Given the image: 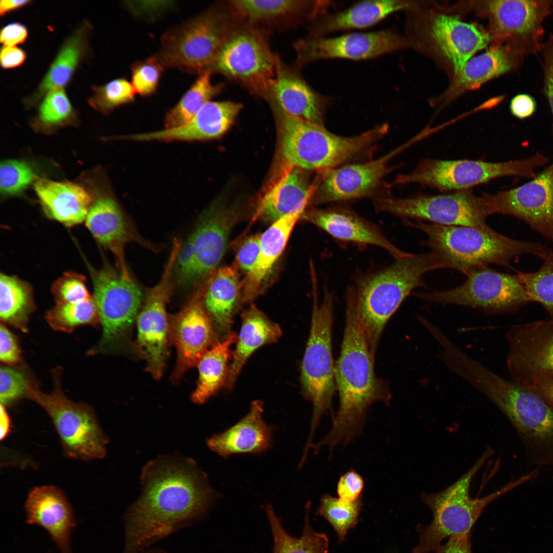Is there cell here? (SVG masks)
<instances>
[{
  "label": "cell",
  "instance_id": "obj_37",
  "mask_svg": "<svg viewBox=\"0 0 553 553\" xmlns=\"http://www.w3.org/2000/svg\"><path fill=\"white\" fill-rule=\"evenodd\" d=\"M280 325L271 321L253 304L241 314V326L232 352L225 387L231 390L245 364L260 347L274 343L282 337Z\"/></svg>",
  "mask_w": 553,
  "mask_h": 553
},
{
  "label": "cell",
  "instance_id": "obj_44",
  "mask_svg": "<svg viewBox=\"0 0 553 553\" xmlns=\"http://www.w3.org/2000/svg\"><path fill=\"white\" fill-rule=\"evenodd\" d=\"M39 102L37 113L31 123L37 132L50 133L62 127L73 125L77 121L76 111L65 88L51 90Z\"/></svg>",
  "mask_w": 553,
  "mask_h": 553
},
{
  "label": "cell",
  "instance_id": "obj_60",
  "mask_svg": "<svg viewBox=\"0 0 553 553\" xmlns=\"http://www.w3.org/2000/svg\"><path fill=\"white\" fill-rule=\"evenodd\" d=\"M536 109L534 99L526 94H520L513 98L510 110L513 115L519 119H524L531 116Z\"/></svg>",
  "mask_w": 553,
  "mask_h": 553
},
{
  "label": "cell",
  "instance_id": "obj_3",
  "mask_svg": "<svg viewBox=\"0 0 553 553\" xmlns=\"http://www.w3.org/2000/svg\"><path fill=\"white\" fill-rule=\"evenodd\" d=\"M445 268L433 252L395 259L392 264L357 275L348 286L346 306L356 313L374 357L382 331L391 316L427 272Z\"/></svg>",
  "mask_w": 553,
  "mask_h": 553
},
{
  "label": "cell",
  "instance_id": "obj_20",
  "mask_svg": "<svg viewBox=\"0 0 553 553\" xmlns=\"http://www.w3.org/2000/svg\"><path fill=\"white\" fill-rule=\"evenodd\" d=\"M484 6L492 37L519 55L540 49L542 22L551 7L548 1L496 0Z\"/></svg>",
  "mask_w": 553,
  "mask_h": 553
},
{
  "label": "cell",
  "instance_id": "obj_46",
  "mask_svg": "<svg viewBox=\"0 0 553 553\" xmlns=\"http://www.w3.org/2000/svg\"><path fill=\"white\" fill-rule=\"evenodd\" d=\"M543 263L533 272L517 271L529 302L540 304L553 320V252L549 250Z\"/></svg>",
  "mask_w": 553,
  "mask_h": 553
},
{
  "label": "cell",
  "instance_id": "obj_12",
  "mask_svg": "<svg viewBox=\"0 0 553 553\" xmlns=\"http://www.w3.org/2000/svg\"><path fill=\"white\" fill-rule=\"evenodd\" d=\"M236 217L233 209L218 199L202 212L184 243L181 242L173 275L179 287H196L219 267Z\"/></svg>",
  "mask_w": 553,
  "mask_h": 553
},
{
  "label": "cell",
  "instance_id": "obj_39",
  "mask_svg": "<svg viewBox=\"0 0 553 553\" xmlns=\"http://www.w3.org/2000/svg\"><path fill=\"white\" fill-rule=\"evenodd\" d=\"M518 54L510 48L497 45L470 59L457 74L441 98L446 104L461 94L479 88L488 80L512 69Z\"/></svg>",
  "mask_w": 553,
  "mask_h": 553
},
{
  "label": "cell",
  "instance_id": "obj_16",
  "mask_svg": "<svg viewBox=\"0 0 553 553\" xmlns=\"http://www.w3.org/2000/svg\"><path fill=\"white\" fill-rule=\"evenodd\" d=\"M179 246L173 244L159 282L147 292L136 318L135 348L152 377L160 379L168 355L169 321L166 306L173 288L174 267Z\"/></svg>",
  "mask_w": 553,
  "mask_h": 553
},
{
  "label": "cell",
  "instance_id": "obj_34",
  "mask_svg": "<svg viewBox=\"0 0 553 553\" xmlns=\"http://www.w3.org/2000/svg\"><path fill=\"white\" fill-rule=\"evenodd\" d=\"M414 2L398 0L360 1L339 12H327L310 23L309 35L327 36L335 32L372 26L389 15L414 8Z\"/></svg>",
  "mask_w": 553,
  "mask_h": 553
},
{
  "label": "cell",
  "instance_id": "obj_49",
  "mask_svg": "<svg viewBox=\"0 0 553 553\" xmlns=\"http://www.w3.org/2000/svg\"><path fill=\"white\" fill-rule=\"evenodd\" d=\"M38 179L33 167L24 160L7 159L1 163L0 189L4 197L20 195Z\"/></svg>",
  "mask_w": 553,
  "mask_h": 553
},
{
  "label": "cell",
  "instance_id": "obj_4",
  "mask_svg": "<svg viewBox=\"0 0 553 553\" xmlns=\"http://www.w3.org/2000/svg\"><path fill=\"white\" fill-rule=\"evenodd\" d=\"M409 226L423 231L426 244L437 255L446 268L467 275L472 270L491 264L513 269L511 262L523 254L542 259L549 249L540 243L525 242L503 236L491 228L487 229L405 221Z\"/></svg>",
  "mask_w": 553,
  "mask_h": 553
},
{
  "label": "cell",
  "instance_id": "obj_63",
  "mask_svg": "<svg viewBox=\"0 0 553 553\" xmlns=\"http://www.w3.org/2000/svg\"><path fill=\"white\" fill-rule=\"evenodd\" d=\"M11 419L6 408V406L1 403L0 406V438L5 439L10 431Z\"/></svg>",
  "mask_w": 553,
  "mask_h": 553
},
{
  "label": "cell",
  "instance_id": "obj_6",
  "mask_svg": "<svg viewBox=\"0 0 553 553\" xmlns=\"http://www.w3.org/2000/svg\"><path fill=\"white\" fill-rule=\"evenodd\" d=\"M476 389L502 412L516 432L532 469L553 466V408L539 395L490 369L478 376Z\"/></svg>",
  "mask_w": 553,
  "mask_h": 553
},
{
  "label": "cell",
  "instance_id": "obj_10",
  "mask_svg": "<svg viewBox=\"0 0 553 553\" xmlns=\"http://www.w3.org/2000/svg\"><path fill=\"white\" fill-rule=\"evenodd\" d=\"M55 373L53 389L50 393L42 392L30 381L27 397L49 415L66 456L84 461L103 458L108 439L94 411L89 405L68 399L61 390L58 372Z\"/></svg>",
  "mask_w": 553,
  "mask_h": 553
},
{
  "label": "cell",
  "instance_id": "obj_50",
  "mask_svg": "<svg viewBox=\"0 0 553 553\" xmlns=\"http://www.w3.org/2000/svg\"><path fill=\"white\" fill-rule=\"evenodd\" d=\"M164 67L156 55L132 65V85L136 92L142 96L153 94L157 90Z\"/></svg>",
  "mask_w": 553,
  "mask_h": 553
},
{
  "label": "cell",
  "instance_id": "obj_14",
  "mask_svg": "<svg viewBox=\"0 0 553 553\" xmlns=\"http://www.w3.org/2000/svg\"><path fill=\"white\" fill-rule=\"evenodd\" d=\"M89 269L102 329L100 341L90 351L94 354L116 349L137 317L143 294L133 279L126 280L117 269L108 265Z\"/></svg>",
  "mask_w": 553,
  "mask_h": 553
},
{
  "label": "cell",
  "instance_id": "obj_38",
  "mask_svg": "<svg viewBox=\"0 0 553 553\" xmlns=\"http://www.w3.org/2000/svg\"><path fill=\"white\" fill-rule=\"evenodd\" d=\"M305 171L292 167L263 197L256 218L271 224L289 214L303 213L314 190Z\"/></svg>",
  "mask_w": 553,
  "mask_h": 553
},
{
  "label": "cell",
  "instance_id": "obj_57",
  "mask_svg": "<svg viewBox=\"0 0 553 553\" xmlns=\"http://www.w3.org/2000/svg\"><path fill=\"white\" fill-rule=\"evenodd\" d=\"M544 58V89L553 116V39L542 48Z\"/></svg>",
  "mask_w": 553,
  "mask_h": 553
},
{
  "label": "cell",
  "instance_id": "obj_56",
  "mask_svg": "<svg viewBox=\"0 0 553 553\" xmlns=\"http://www.w3.org/2000/svg\"><path fill=\"white\" fill-rule=\"evenodd\" d=\"M28 37L26 26L19 22H12L4 26L0 31V41L3 46L16 47L24 44Z\"/></svg>",
  "mask_w": 553,
  "mask_h": 553
},
{
  "label": "cell",
  "instance_id": "obj_35",
  "mask_svg": "<svg viewBox=\"0 0 553 553\" xmlns=\"http://www.w3.org/2000/svg\"><path fill=\"white\" fill-rule=\"evenodd\" d=\"M92 29L89 21L83 20L66 38L36 88L25 99L28 106L39 103L51 90L65 88L70 83L79 66L89 53V39Z\"/></svg>",
  "mask_w": 553,
  "mask_h": 553
},
{
  "label": "cell",
  "instance_id": "obj_22",
  "mask_svg": "<svg viewBox=\"0 0 553 553\" xmlns=\"http://www.w3.org/2000/svg\"><path fill=\"white\" fill-rule=\"evenodd\" d=\"M92 202L85 220L95 240L113 254L116 269L127 281L133 279L125 257V248L137 243L153 249L154 246L136 231L126 214L106 185L94 186Z\"/></svg>",
  "mask_w": 553,
  "mask_h": 553
},
{
  "label": "cell",
  "instance_id": "obj_15",
  "mask_svg": "<svg viewBox=\"0 0 553 553\" xmlns=\"http://www.w3.org/2000/svg\"><path fill=\"white\" fill-rule=\"evenodd\" d=\"M377 211L404 218L424 220L434 224L490 228L481 197L471 189L438 195H417L405 198L374 199Z\"/></svg>",
  "mask_w": 553,
  "mask_h": 553
},
{
  "label": "cell",
  "instance_id": "obj_1",
  "mask_svg": "<svg viewBox=\"0 0 553 553\" xmlns=\"http://www.w3.org/2000/svg\"><path fill=\"white\" fill-rule=\"evenodd\" d=\"M142 494L125 519L123 553H139L198 519L216 492L192 459L160 456L143 468Z\"/></svg>",
  "mask_w": 553,
  "mask_h": 553
},
{
  "label": "cell",
  "instance_id": "obj_9",
  "mask_svg": "<svg viewBox=\"0 0 553 553\" xmlns=\"http://www.w3.org/2000/svg\"><path fill=\"white\" fill-rule=\"evenodd\" d=\"M236 21L226 5L213 6L165 33L156 55L164 67L200 74L210 72Z\"/></svg>",
  "mask_w": 553,
  "mask_h": 553
},
{
  "label": "cell",
  "instance_id": "obj_48",
  "mask_svg": "<svg viewBox=\"0 0 553 553\" xmlns=\"http://www.w3.org/2000/svg\"><path fill=\"white\" fill-rule=\"evenodd\" d=\"M92 94L87 102L95 110L107 114L121 105L135 99L136 93L133 85L126 79L119 78L102 85L91 87Z\"/></svg>",
  "mask_w": 553,
  "mask_h": 553
},
{
  "label": "cell",
  "instance_id": "obj_17",
  "mask_svg": "<svg viewBox=\"0 0 553 553\" xmlns=\"http://www.w3.org/2000/svg\"><path fill=\"white\" fill-rule=\"evenodd\" d=\"M466 275V281L456 288L418 296L432 303L470 306L490 314L512 313L529 303L517 273H501L484 267L472 270Z\"/></svg>",
  "mask_w": 553,
  "mask_h": 553
},
{
  "label": "cell",
  "instance_id": "obj_5",
  "mask_svg": "<svg viewBox=\"0 0 553 553\" xmlns=\"http://www.w3.org/2000/svg\"><path fill=\"white\" fill-rule=\"evenodd\" d=\"M494 454V451L488 447L474 465L447 488L438 493L421 494L420 500L431 511L433 519L428 525H417L419 542L411 553L435 552L444 539L470 533L487 505L538 475L537 470H531L487 495L473 498L470 495L471 482Z\"/></svg>",
  "mask_w": 553,
  "mask_h": 553
},
{
  "label": "cell",
  "instance_id": "obj_36",
  "mask_svg": "<svg viewBox=\"0 0 553 553\" xmlns=\"http://www.w3.org/2000/svg\"><path fill=\"white\" fill-rule=\"evenodd\" d=\"M34 185L40 204L49 217L69 227L85 221L92 197L82 185L39 178Z\"/></svg>",
  "mask_w": 553,
  "mask_h": 553
},
{
  "label": "cell",
  "instance_id": "obj_32",
  "mask_svg": "<svg viewBox=\"0 0 553 553\" xmlns=\"http://www.w3.org/2000/svg\"><path fill=\"white\" fill-rule=\"evenodd\" d=\"M431 34L436 47L452 65L455 74L492 38L489 33L476 25L443 14L433 19Z\"/></svg>",
  "mask_w": 553,
  "mask_h": 553
},
{
  "label": "cell",
  "instance_id": "obj_45",
  "mask_svg": "<svg viewBox=\"0 0 553 553\" xmlns=\"http://www.w3.org/2000/svg\"><path fill=\"white\" fill-rule=\"evenodd\" d=\"M45 319L53 330L68 333L81 326L100 324L98 309L93 296L77 303H56L46 312Z\"/></svg>",
  "mask_w": 553,
  "mask_h": 553
},
{
  "label": "cell",
  "instance_id": "obj_62",
  "mask_svg": "<svg viewBox=\"0 0 553 553\" xmlns=\"http://www.w3.org/2000/svg\"><path fill=\"white\" fill-rule=\"evenodd\" d=\"M32 2L31 0H2L0 1V15L4 16L28 6Z\"/></svg>",
  "mask_w": 553,
  "mask_h": 553
},
{
  "label": "cell",
  "instance_id": "obj_25",
  "mask_svg": "<svg viewBox=\"0 0 553 553\" xmlns=\"http://www.w3.org/2000/svg\"><path fill=\"white\" fill-rule=\"evenodd\" d=\"M266 99L290 116L321 125L332 101L311 87L299 70L288 66L280 57Z\"/></svg>",
  "mask_w": 553,
  "mask_h": 553
},
{
  "label": "cell",
  "instance_id": "obj_11",
  "mask_svg": "<svg viewBox=\"0 0 553 553\" xmlns=\"http://www.w3.org/2000/svg\"><path fill=\"white\" fill-rule=\"evenodd\" d=\"M279 58L271 50L263 30L236 18L210 72L219 73L251 94L266 99Z\"/></svg>",
  "mask_w": 553,
  "mask_h": 553
},
{
  "label": "cell",
  "instance_id": "obj_52",
  "mask_svg": "<svg viewBox=\"0 0 553 553\" xmlns=\"http://www.w3.org/2000/svg\"><path fill=\"white\" fill-rule=\"evenodd\" d=\"M30 380L19 370L4 366L0 368V400L6 406L16 400L27 397Z\"/></svg>",
  "mask_w": 553,
  "mask_h": 553
},
{
  "label": "cell",
  "instance_id": "obj_13",
  "mask_svg": "<svg viewBox=\"0 0 553 553\" xmlns=\"http://www.w3.org/2000/svg\"><path fill=\"white\" fill-rule=\"evenodd\" d=\"M549 161L539 153L526 159L501 162L426 159L412 172L398 175L393 184L417 183L441 190L468 189L499 177L534 178L538 174L537 169Z\"/></svg>",
  "mask_w": 553,
  "mask_h": 553
},
{
  "label": "cell",
  "instance_id": "obj_29",
  "mask_svg": "<svg viewBox=\"0 0 553 553\" xmlns=\"http://www.w3.org/2000/svg\"><path fill=\"white\" fill-rule=\"evenodd\" d=\"M25 509L28 523L44 528L61 553H71L70 538L75 521L72 507L61 490L53 485L32 488Z\"/></svg>",
  "mask_w": 553,
  "mask_h": 553
},
{
  "label": "cell",
  "instance_id": "obj_30",
  "mask_svg": "<svg viewBox=\"0 0 553 553\" xmlns=\"http://www.w3.org/2000/svg\"><path fill=\"white\" fill-rule=\"evenodd\" d=\"M263 401H253L248 412L239 421L208 438L207 446L224 458L235 454L266 452L272 446L274 427L263 420Z\"/></svg>",
  "mask_w": 553,
  "mask_h": 553
},
{
  "label": "cell",
  "instance_id": "obj_61",
  "mask_svg": "<svg viewBox=\"0 0 553 553\" xmlns=\"http://www.w3.org/2000/svg\"><path fill=\"white\" fill-rule=\"evenodd\" d=\"M522 386L539 395L553 408V376L538 378Z\"/></svg>",
  "mask_w": 553,
  "mask_h": 553
},
{
  "label": "cell",
  "instance_id": "obj_40",
  "mask_svg": "<svg viewBox=\"0 0 553 553\" xmlns=\"http://www.w3.org/2000/svg\"><path fill=\"white\" fill-rule=\"evenodd\" d=\"M237 334L232 331L225 338L218 341L201 357L197 366L199 376L192 393V401L203 404L225 386L231 359V348Z\"/></svg>",
  "mask_w": 553,
  "mask_h": 553
},
{
  "label": "cell",
  "instance_id": "obj_7",
  "mask_svg": "<svg viewBox=\"0 0 553 553\" xmlns=\"http://www.w3.org/2000/svg\"><path fill=\"white\" fill-rule=\"evenodd\" d=\"M279 120L281 152L295 167L307 170L332 168L360 155L384 137L389 126L383 124L356 136L344 137L324 125L290 116L271 103Z\"/></svg>",
  "mask_w": 553,
  "mask_h": 553
},
{
  "label": "cell",
  "instance_id": "obj_41",
  "mask_svg": "<svg viewBox=\"0 0 553 553\" xmlns=\"http://www.w3.org/2000/svg\"><path fill=\"white\" fill-rule=\"evenodd\" d=\"M30 285L14 275L0 276V318L24 332L28 330L30 317L35 309Z\"/></svg>",
  "mask_w": 553,
  "mask_h": 553
},
{
  "label": "cell",
  "instance_id": "obj_59",
  "mask_svg": "<svg viewBox=\"0 0 553 553\" xmlns=\"http://www.w3.org/2000/svg\"><path fill=\"white\" fill-rule=\"evenodd\" d=\"M471 533L449 538L436 553H472Z\"/></svg>",
  "mask_w": 553,
  "mask_h": 553
},
{
  "label": "cell",
  "instance_id": "obj_19",
  "mask_svg": "<svg viewBox=\"0 0 553 553\" xmlns=\"http://www.w3.org/2000/svg\"><path fill=\"white\" fill-rule=\"evenodd\" d=\"M406 38L391 29L354 32L335 37L313 36L300 39L294 45L297 67L323 59L365 60L407 48Z\"/></svg>",
  "mask_w": 553,
  "mask_h": 553
},
{
  "label": "cell",
  "instance_id": "obj_24",
  "mask_svg": "<svg viewBox=\"0 0 553 553\" xmlns=\"http://www.w3.org/2000/svg\"><path fill=\"white\" fill-rule=\"evenodd\" d=\"M408 143L372 161L323 171L315 184L311 201L315 204H322L369 196L389 172L390 160Z\"/></svg>",
  "mask_w": 553,
  "mask_h": 553
},
{
  "label": "cell",
  "instance_id": "obj_27",
  "mask_svg": "<svg viewBox=\"0 0 553 553\" xmlns=\"http://www.w3.org/2000/svg\"><path fill=\"white\" fill-rule=\"evenodd\" d=\"M242 105L230 101H209L188 122L178 127L123 136L138 141H196L217 138L231 126Z\"/></svg>",
  "mask_w": 553,
  "mask_h": 553
},
{
  "label": "cell",
  "instance_id": "obj_21",
  "mask_svg": "<svg viewBox=\"0 0 553 553\" xmlns=\"http://www.w3.org/2000/svg\"><path fill=\"white\" fill-rule=\"evenodd\" d=\"M505 338L512 380L524 385L553 376V320L512 325Z\"/></svg>",
  "mask_w": 553,
  "mask_h": 553
},
{
  "label": "cell",
  "instance_id": "obj_31",
  "mask_svg": "<svg viewBox=\"0 0 553 553\" xmlns=\"http://www.w3.org/2000/svg\"><path fill=\"white\" fill-rule=\"evenodd\" d=\"M205 308L219 341L231 332L234 317L243 304L241 282L235 266L219 267L202 284Z\"/></svg>",
  "mask_w": 553,
  "mask_h": 553
},
{
  "label": "cell",
  "instance_id": "obj_23",
  "mask_svg": "<svg viewBox=\"0 0 553 553\" xmlns=\"http://www.w3.org/2000/svg\"><path fill=\"white\" fill-rule=\"evenodd\" d=\"M169 321L170 342L177 351L172 378L177 381L219 341L203 304L202 285L195 287L183 307Z\"/></svg>",
  "mask_w": 553,
  "mask_h": 553
},
{
  "label": "cell",
  "instance_id": "obj_54",
  "mask_svg": "<svg viewBox=\"0 0 553 553\" xmlns=\"http://www.w3.org/2000/svg\"><path fill=\"white\" fill-rule=\"evenodd\" d=\"M0 360L10 366L22 360V352L16 336L2 323L0 325Z\"/></svg>",
  "mask_w": 553,
  "mask_h": 553
},
{
  "label": "cell",
  "instance_id": "obj_18",
  "mask_svg": "<svg viewBox=\"0 0 553 553\" xmlns=\"http://www.w3.org/2000/svg\"><path fill=\"white\" fill-rule=\"evenodd\" d=\"M481 198L487 216L518 218L553 244V162L526 183Z\"/></svg>",
  "mask_w": 553,
  "mask_h": 553
},
{
  "label": "cell",
  "instance_id": "obj_43",
  "mask_svg": "<svg viewBox=\"0 0 553 553\" xmlns=\"http://www.w3.org/2000/svg\"><path fill=\"white\" fill-rule=\"evenodd\" d=\"M211 74L209 71L200 74L180 101L166 114L164 129L178 127L186 123L212 97L220 93L223 86L212 83Z\"/></svg>",
  "mask_w": 553,
  "mask_h": 553
},
{
  "label": "cell",
  "instance_id": "obj_55",
  "mask_svg": "<svg viewBox=\"0 0 553 553\" xmlns=\"http://www.w3.org/2000/svg\"><path fill=\"white\" fill-rule=\"evenodd\" d=\"M364 486L362 477L353 470L349 471L339 478L337 485L338 498L344 502H352L360 496Z\"/></svg>",
  "mask_w": 553,
  "mask_h": 553
},
{
  "label": "cell",
  "instance_id": "obj_8",
  "mask_svg": "<svg viewBox=\"0 0 553 553\" xmlns=\"http://www.w3.org/2000/svg\"><path fill=\"white\" fill-rule=\"evenodd\" d=\"M312 309L308 340L301 366L302 393L311 402L310 429L305 449L309 450L322 416L331 410L336 389L332 348L334 296L324 287L319 302L316 274L311 275Z\"/></svg>",
  "mask_w": 553,
  "mask_h": 553
},
{
  "label": "cell",
  "instance_id": "obj_64",
  "mask_svg": "<svg viewBox=\"0 0 553 553\" xmlns=\"http://www.w3.org/2000/svg\"><path fill=\"white\" fill-rule=\"evenodd\" d=\"M139 553H166L164 551L160 550H143Z\"/></svg>",
  "mask_w": 553,
  "mask_h": 553
},
{
  "label": "cell",
  "instance_id": "obj_33",
  "mask_svg": "<svg viewBox=\"0 0 553 553\" xmlns=\"http://www.w3.org/2000/svg\"><path fill=\"white\" fill-rule=\"evenodd\" d=\"M303 212L287 215L271 223L260 236V250L252 268L241 281L243 304H251L262 293L264 285L283 252Z\"/></svg>",
  "mask_w": 553,
  "mask_h": 553
},
{
  "label": "cell",
  "instance_id": "obj_28",
  "mask_svg": "<svg viewBox=\"0 0 553 553\" xmlns=\"http://www.w3.org/2000/svg\"><path fill=\"white\" fill-rule=\"evenodd\" d=\"M237 19L261 29L262 26L310 23L334 5L330 1H229L225 4Z\"/></svg>",
  "mask_w": 553,
  "mask_h": 553
},
{
  "label": "cell",
  "instance_id": "obj_51",
  "mask_svg": "<svg viewBox=\"0 0 553 553\" xmlns=\"http://www.w3.org/2000/svg\"><path fill=\"white\" fill-rule=\"evenodd\" d=\"M57 304H72L84 302L91 296L87 288L86 278L73 271L65 272L51 288Z\"/></svg>",
  "mask_w": 553,
  "mask_h": 553
},
{
  "label": "cell",
  "instance_id": "obj_26",
  "mask_svg": "<svg viewBox=\"0 0 553 553\" xmlns=\"http://www.w3.org/2000/svg\"><path fill=\"white\" fill-rule=\"evenodd\" d=\"M301 218L342 242L376 246L386 250L395 259L411 254L398 248L376 225L348 208H312L305 210Z\"/></svg>",
  "mask_w": 553,
  "mask_h": 553
},
{
  "label": "cell",
  "instance_id": "obj_47",
  "mask_svg": "<svg viewBox=\"0 0 553 553\" xmlns=\"http://www.w3.org/2000/svg\"><path fill=\"white\" fill-rule=\"evenodd\" d=\"M317 514L323 517L337 533L339 541L344 540L348 531L357 523L362 505L361 496L356 500L347 502L329 494L322 496Z\"/></svg>",
  "mask_w": 553,
  "mask_h": 553
},
{
  "label": "cell",
  "instance_id": "obj_58",
  "mask_svg": "<svg viewBox=\"0 0 553 553\" xmlns=\"http://www.w3.org/2000/svg\"><path fill=\"white\" fill-rule=\"evenodd\" d=\"M27 58L24 50L16 47L2 46L0 51V63L2 69L10 70L22 66Z\"/></svg>",
  "mask_w": 553,
  "mask_h": 553
},
{
  "label": "cell",
  "instance_id": "obj_2",
  "mask_svg": "<svg viewBox=\"0 0 553 553\" xmlns=\"http://www.w3.org/2000/svg\"><path fill=\"white\" fill-rule=\"evenodd\" d=\"M346 324L339 358L335 366V379L339 404L328 434L314 444L332 450L347 444L359 435L365 424L366 411L373 403L390 401L385 382L375 374L371 354L364 329L352 308L346 307Z\"/></svg>",
  "mask_w": 553,
  "mask_h": 553
},
{
  "label": "cell",
  "instance_id": "obj_53",
  "mask_svg": "<svg viewBox=\"0 0 553 553\" xmlns=\"http://www.w3.org/2000/svg\"><path fill=\"white\" fill-rule=\"evenodd\" d=\"M261 234L251 235L244 239L236 250L235 267L246 274L254 266L260 250Z\"/></svg>",
  "mask_w": 553,
  "mask_h": 553
},
{
  "label": "cell",
  "instance_id": "obj_42",
  "mask_svg": "<svg viewBox=\"0 0 553 553\" xmlns=\"http://www.w3.org/2000/svg\"><path fill=\"white\" fill-rule=\"evenodd\" d=\"M310 504H306L305 521L302 536H290L281 525L273 507L268 504L266 512L273 538V553H327L329 540L326 534L315 532L309 523Z\"/></svg>",
  "mask_w": 553,
  "mask_h": 553
}]
</instances>
